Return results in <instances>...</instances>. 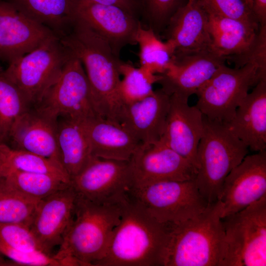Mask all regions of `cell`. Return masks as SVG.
Masks as SVG:
<instances>
[{
    "instance_id": "cell-1",
    "label": "cell",
    "mask_w": 266,
    "mask_h": 266,
    "mask_svg": "<svg viewBox=\"0 0 266 266\" xmlns=\"http://www.w3.org/2000/svg\"><path fill=\"white\" fill-rule=\"evenodd\" d=\"M60 38L83 66L97 115L119 123L124 104L119 92V57L104 38L75 18Z\"/></svg>"
},
{
    "instance_id": "cell-2",
    "label": "cell",
    "mask_w": 266,
    "mask_h": 266,
    "mask_svg": "<svg viewBox=\"0 0 266 266\" xmlns=\"http://www.w3.org/2000/svg\"><path fill=\"white\" fill-rule=\"evenodd\" d=\"M167 236L166 224L158 221L130 194L104 257L97 266H161Z\"/></svg>"
},
{
    "instance_id": "cell-3",
    "label": "cell",
    "mask_w": 266,
    "mask_h": 266,
    "mask_svg": "<svg viewBox=\"0 0 266 266\" xmlns=\"http://www.w3.org/2000/svg\"><path fill=\"white\" fill-rule=\"evenodd\" d=\"M219 200L209 204L198 216L165 223L167 241L161 266H222L224 232Z\"/></svg>"
},
{
    "instance_id": "cell-4",
    "label": "cell",
    "mask_w": 266,
    "mask_h": 266,
    "mask_svg": "<svg viewBox=\"0 0 266 266\" xmlns=\"http://www.w3.org/2000/svg\"><path fill=\"white\" fill-rule=\"evenodd\" d=\"M124 200L97 203L77 194L72 219L54 258L59 260L73 256L88 266H95L106 254L119 222Z\"/></svg>"
},
{
    "instance_id": "cell-5",
    "label": "cell",
    "mask_w": 266,
    "mask_h": 266,
    "mask_svg": "<svg viewBox=\"0 0 266 266\" xmlns=\"http://www.w3.org/2000/svg\"><path fill=\"white\" fill-rule=\"evenodd\" d=\"M248 151V147L226 124L203 115L195 181L200 194L209 204L218 200L226 177L241 163Z\"/></svg>"
},
{
    "instance_id": "cell-6",
    "label": "cell",
    "mask_w": 266,
    "mask_h": 266,
    "mask_svg": "<svg viewBox=\"0 0 266 266\" xmlns=\"http://www.w3.org/2000/svg\"><path fill=\"white\" fill-rule=\"evenodd\" d=\"M71 54L55 35L9 63L1 72L19 89L29 105L34 106L57 80Z\"/></svg>"
},
{
    "instance_id": "cell-7",
    "label": "cell",
    "mask_w": 266,
    "mask_h": 266,
    "mask_svg": "<svg viewBox=\"0 0 266 266\" xmlns=\"http://www.w3.org/2000/svg\"><path fill=\"white\" fill-rule=\"evenodd\" d=\"M221 220L224 232L222 266H266V196Z\"/></svg>"
},
{
    "instance_id": "cell-8",
    "label": "cell",
    "mask_w": 266,
    "mask_h": 266,
    "mask_svg": "<svg viewBox=\"0 0 266 266\" xmlns=\"http://www.w3.org/2000/svg\"><path fill=\"white\" fill-rule=\"evenodd\" d=\"M264 78L266 73L252 64L231 68L224 64L197 91L196 105L208 119L227 124L249 89Z\"/></svg>"
},
{
    "instance_id": "cell-9",
    "label": "cell",
    "mask_w": 266,
    "mask_h": 266,
    "mask_svg": "<svg viewBox=\"0 0 266 266\" xmlns=\"http://www.w3.org/2000/svg\"><path fill=\"white\" fill-rule=\"evenodd\" d=\"M130 195L162 223H174L201 213L209 203L200 194L195 179L166 181L132 189Z\"/></svg>"
},
{
    "instance_id": "cell-10",
    "label": "cell",
    "mask_w": 266,
    "mask_h": 266,
    "mask_svg": "<svg viewBox=\"0 0 266 266\" xmlns=\"http://www.w3.org/2000/svg\"><path fill=\"white\" fill-rule=\"evenodd\" d=\"M34 106L56 119L83 121L99 116L83 66L72 53L57 80Z\"/></svg>"
},
{
    "instance_id": "cell-11",
    "label": "cell",
    "mask_w": 266,
    "mask_h": 266,
    "mask_svg": "<svg viewBox=\"0 0 266 266\" xmlns=\"http://www.w3.org/2000/svg\"><path fill=\"white\" fill-rule=\"evenodd\" d=\"M80 197L97 203L123 200L132 188L129 161L92 156L86 165L70 179Z\"/></svg>"
},
{
    "instance_id": "cell-12",
    "label": "cell",
    "mask_w": 266,
    "mask_h": 266,
    "mask_svg": "<svg viewBox=\"0 0 266 266\" xmlns=\"http://www.w3.org/2000/svg\"><path fill=\"white\" fill-rule=\"evenodd\" d=\"M129 162L131 189L162 181L193 180L197 173L190 161L161 141L141 144Z\"/></svg>"
},
{
    "instance_id": "cell-13",
    "label": "cell",
    "mask_w": 266,
    "mask_h": 266,
    "mask_svg": "<svg viewBox=\"0 0 266 266\" xmlns=\"http://www.w3.org/2000/svg\"><path fill=\"white\" fill-rule=\"evenodd\" d=\"M72 15L104 38L119 57L125 46L137 44L136 35L142 22L119 6L73 0Z\"/></svg>"
},
{
    "instance_id": "cell-14",
    "label": "cell",
    "mask_w": 266,
    "mask_h": 266,
    "mask_svg": "<svg viewBox=\"0 0 266 266\" xmlns=\"http://www.w3.org/2000/svg\"><path fill=\"white\" fill-rule=\"evenodd\" d=\"M266 196V150L246 155L226 177L219 200L221 218Z\"/></svg>"
},
{
    "instance_id": "cell-15",
    "label": "cell",
    "mask_w": 266,
    "mask_h": 266,
    "mask_svg": "<svg viewBox=\"0 0 266 266\" xmlns=\"http://www.w3.org/2000/svg\"><path fill=\"white\" fill-rule=\"evenodd\" d=\"M55 35L11 2L0 0V59L3 61L9 64Z\"/></svg>"
},
{
    "instance_id": "cell-16",
    "label": "cell",
    "mask_w": 266,
    "mask_h": 266,
    "mask_svg": "<svg viewBox=\"0 0 266 266\" xmlns=\"http://www.w3.org/2000/svg\"><path fill=\"white\" fill-rule=\"evenodd\" d=\"M226 59L212 52L203 51L174 55L166 68L158 74L157 83L169 96L175 95L188 100L215 74Z\"/></svg>"
},
{
    "instance_id": "cell-17",
    "label": "cell",
    "mask_w": 266,
    "mask_h": 266,
    "mask_svg": "<svg viewBox=\"0 0 266 266\" xmlns=\"http://www.w3.org/2000/svg\"><path fill=\"white\" fill-rule=\"evenodd\" d=\"M188 100L175 95L170 105L164 133L160 141L190 161L197 169L198 147L203 131V115Z\"/></svg>"
},
{
    "instance_id": "cell-18",
    "label": "cell",
    "mask_w": 266,
    "mask_h": 266,
    "mask_svg": "<svg viewBox=\"0 0 266 266\" xmlns=\"http://www.w3.org/2000/svg\"><path fill=\"white\" fill-rule=\"evenodd\" d=\"M77 194L70 185L41 200L30 226L48 253L60 245L74 210Z\"/></svg>"
},
{
    "instance_id": "cell-19",
    "label": "cell",
    "mask_w": 266,
    "mask_h": 266,
    "mask_svg": "<svg viewBox=\"0 0 266 266\" xmlns=\"http://www.w3.org/2000/svg\"><path fill=\"white\" fill-rule=\"evenodd\" d=\"M163 33L175 55L212 52L208 15L196 0H188L174 13Z\"/></svg>"
},
{
    "instance_id": "cell-20",
    "label": "cell",
    "mask_w": 266,
    "mask_h": 266,
    "mask_svg": "<svg viewBox=\"0 0 266 266\" xmlns=\"http://www.w3.org/2000/svg\"><path fill=\"white\" fill-rule=\"evenodd\" d=\"M57 121L36 107H30L15 123L8 139L13 148L52 160L64 167L57 144Z\"/></svg>"
},
{
    "instance_id": "cell-21",
    "label": "cell",
    "mask_w": 266,
    "mask_h": 266,
    "mask_svg": "<svg viewBox=\"0 0 266 266\" xmlns=\"http://www.w3.org/2000/svg\"><path fill=\"white\" fill-rule=\"evenodd\" d=\"M170 98L160 88L141 100L125 103L119 123L141 144L156 143L164 133Z\"/></svg>"
},
{
    "instance_id": "cell-22",
    "label": "cell",
    "mask_w": 266,
    "mask_h": 266,
    "mask_svg": "<svg viewBox=\"0 0 266 266\" xmlns=\"http://www.w3.org/2000/svg\"><path fill=\"white\" fill-rule=\"evenodd\" d=\"M251 150H266V78L261 79L237 107L226 124Z\"/></svg>"
},
{
    "instance_id": "cell-23",
    "label": "cell",
    "mask_w": 266,
    "mask_h": 266,
    "mask_svg": "<svg viewBox=\"0 0 266 266\" xmlns=\"http://www.w3.org/2000/svg\"><path fill=\"white\" fill-rule=\"evenodd\" d=\"M80 121L89 142L92 156L129 161L141 144L118 122L99 116Z\"/></svg>"
},
{
    "instance_id": "cell-24",
    "label": "cell",
    "mask_w": 266,
    "mask_h": 266,
    "mask_svg": "<svg viewBox=\"0 0 266 266\" xmlns=\"http://www.w3.org/2000/svg\"><path fill=\"white\" fill-rule=\"evenodd\" d=\"M207 15L213 53L226 60L245 54L252 46L260 27L237 19Z\"/></svg>"
},
{
    "instance_id": "cell-25",
    "label": "cell",
    "mask_w": 266,
    "mask_h": 266,
    "mask_svg": "<svg viewBox=\"0 0 266 266\" xmlns=\"http://www.w3.org/2000/svg\"><path fill=\"white\" fill-rule=\"evenodd\" d=\"M57 140L62 165L71 179L92 156L89 142L81 121L59 117Z\"/></svg>"
},
{
    "instance_id": "cell-26",
    "label": "cell",
    "mask_w": 266,
    "mask_h": 266,
    "mask_svg": "<svg viewBox=\"0 0 266 266\" xmlns=\"http://www.w3.org/2000/svg\"><path fill=\"white\" fill-rule=\"evenodd\" d=\"M19 10L53 31L65 35L73 21V0H8Z\"/></svg>"
},
{
    "instance_id": "cell-27",
    "label": "cell",
    "mask_w": 266,
    "mask_h": 266,
    "mask_svg": "<svg viewBox=\"0 0 266 266\" xmlns=\"http://www.w3.org/2000/svg\"><path fill=\"white\" fill-rule=\"evenodd\" d=\"M0 161L8 169L47 174L70 183V178L64 168L52 160L34 153L10 147L0 142Z\"/></svg>"
},
{
    "instance_id": "cell-28",
    "label": "cell",
    "mask_w": 266,
    "mask_h": 266,
    "mask_svg": "<svg viewBox=\"0 0 266 266\" xmlns=\"http://www.w3.org/2000/svg\"><path fill=\"white\" fill-rule=\"evenodd\" d=\"M136 41L139 46L140 67L155 74L163 73L170 64L175 49L169 41H163L152 30L140 26Z\"/></svg>"
},
{
    "instance_id": "cell-29",
    "label": "cell",
    "mask_w": 266,
    "mask_h": 266,
    "mask_svg": "<svg viewBox=\"0 0 266 266\" xmlns=\"http://www.w3.org/2000/svg\"><path fill=\"white\" fill-rule=\"evenodd\" d=\"M40 200L22 194L4 178L0 181V223L30 227Z\"/></svg>"
},
{
    "instance_id": "cell-30",
    "label": "cell",
    "mask_w": 266,
    "mask_h": 266,
    "mask_svg": "<svg viewBox=\"0 0 266 266\" xmlns=\"http://www.w3.org/2000/svg\"><path fill=\"white\" fill-rule=\"evenodd\" d=\"M5 179L16 190L33 199H42L68 187L70 183L47 174L10 170Z\"/></svg>"
},
{
    "instance_id": "cell-31",
    "label": "cell",
    "mask_w": 266,
    "mask_h": 266,
    "mask_svg": "<svg viewBox=\"0 0 266 266\" xmlns=\"http://www.w3.org/2000/svg\"><path fill=\"white\" fill-rule=\"evenodd\" d=\"M30 107L19 89L0 72V142L8 139L12 127Z\"/></svg>"
},
{
    "instance_id": "cell-32",
    "label": "cell",
    "mask_w": 266,
    "mask_h": 266,
    "mask_svg": "<svg viewBox=\"0 0 266 266\" xmlns=\"http://www.w3.org/2000/svg\"><path fill=\"white\" fill-rule=\"evenodd\" d=\"M119 71L123 76L119 92L124 104L141 100L151 94L153 85L159 79L158 74H153L140 66L135 67L129 61H120Z\"/></svg>"
},
{
    "instance_id": "cell-33",
    "label": "cell",
    "mask_w": 266,
    "mask_h": 266,
    "mask_svg": "<svg viewBox=\"0 0 266 266\" xmlns=\"http://www.w3.org/2000/svg\"><path fill=\"white\" fill-rule=\"evenodd\" d=\"M141 16L146 24L160 37L170 18L188 0H139Z\"/></svg>"
},
{
    "instance_id": "cell-34",
    "label": "cell",
    "mask_w": 266,
    "mask_h": 266,
    "mask_svg": "<svg viewBox=\"0 0 266 266\" xmlns=\"http://www.w3.org/2000/svg\"><path fill=\"white\" fill-rule=\"evenodd\" d=\"M196 0L208 14L241 20L260 27L244 0Z\"/></svg>"
},
{
    "instance_id": "cell-35",
    "label": "cell",
    "mask_w": 266,
    "mask_h": 266,
    "mask_svg": "<svg viewBox=\"0 0 266 266\" xmlns=\"http://www.w3.org/2000/svg\"><path fill=\"white\" fill-rule=\"evenodd\" d=\"M0 241L17 250L39 251L49 254L32 233L30 227L25 225L0 223Z\"/></svg>"
},
{
    "instance_id": "cell-36",
    "label": "cell",
    "mask_w": 266,
    "mask_h": 266,
    "mask_svg": "<svg viewBox=\"0 0 266 266\" xmlns=\"http://www.w3.org/2000/svg\"><path fill=\"white\" fill-rule=\"evenodd\" d=\"M0 253L5 256L17 266H61L53 256L42 251H25L13 248L0 241Z\"/></svg>"
},
{
    "instance_id": "cell-37",
    "label": "cell",
    "mask_w": 266,
    "mask_h": 266,
    "mask_svg": "<svg viewBox=\"0 0 266 266\" xmlns=\"http://www.w3.org/2000/svg\"><path fill=\"white\" fill-rule=\"evenodd\" d=\"M226 60L233 63L235 67L251 64L258 67L262 72L266 73V25L260 26L257 38L247 52Z\"/></svg>"
},
{
    "instance_id": "cell-38",
    "label": "cell",
    "mask_w": 266,
    "mask_h": 266,
    "mask_svg": "<svg viewBox=\"0 0 266 266\" xmlns=\"http://www.w3.org/2000/svg\"><path fill=\"white\" fill-rule=\"evenodd\" d=\"M97 3L114 5L128 11L139 19L141 9L139 0H88Z\"/></svg>"
},
{
    "instance_id": "cell-39",
    "label": "cell",
    "mask_w": 266,
    "mask_h": 266,
    "mask_svg": "<svg viewBox=\"0 0 266 266\" xmlns=\"http://www.w3.org/2000/svg\"><path fill=\"white\" fill-rule=\"evenodd\" d=\"M251 11L260 26L266 25V0H253Z\"/></svg>"
},
{
    "instance_id": "cell-40",
    "label": "cell",
    "mask_w": 266,
    "mask_h": 266,
    "mask_svg": "<svg viewBox=\"0 0 266 266\" xmlns=\"http://www.w3.org/2000/svg\"><path fill=\"white\" fill-rule=\"evenodd\" d=\"M8 173V169L0 161V181L5 178Z\"/></svg>"
},
{
    "instance_id": "cell-41",
    "label": "cell",
    "mask_w": 266,
    "mask_h": 266,
    "mask_svg": "<svg viewBox=\"0 0 266 266\" xmlns=\"http://www.w3.org/2000/svg\"><path fill=\"white\" fill-rule=\"evenodd\" d=\"M247 4L248 5V6L251 9L253 0H244Z\"/></svg>"
},
{
    "instance_id": "cell-42",
    "label": "cell",
    "mask_w": 266,
    "mask_h": 266,
    "mask_svg": "<svg viewBox=\"0 0 266 266\" xmlns=\"http://www.w3.org/2000/svg\"></svg>"
}]
</instances>
